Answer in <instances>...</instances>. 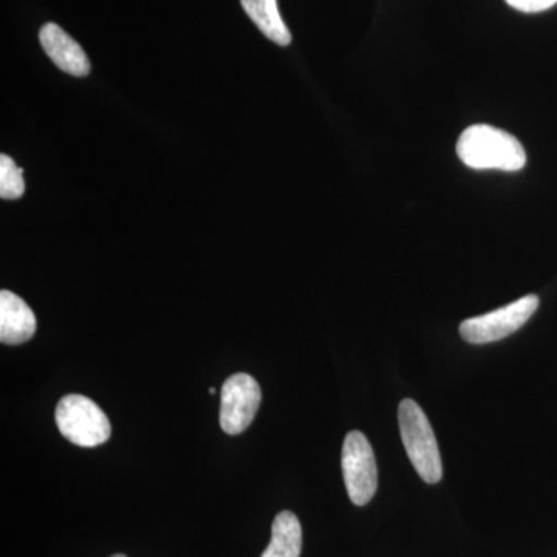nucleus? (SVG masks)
<instances>
[{
    "label": "nucleus",
    "mask_w": 557,
    "mask_h": 557,
    "mask_svg": "<svg viewBox=\"0 0 557 557\" xmlns=\"http://www.w3.org/2000/svg\"><path fill=\"white\" fill-rule=\"evenodd\" d=\"M458 159L471 170L516 172L527 163L522 143L508 132L478 124L468 127L457 143Z\"/></svg>",
    "instance_id": "1"
},
{
    "label": "nucleus",
    "mask_w": 557,
    "mask_h": 557,
    "mask_svg": "<svg viewBox=\"0 0 557 557\" xmlns=\"http://www.w3.org/2000/svg\"><path fill=\"white\" fill-rule=\"evenodd\" d=\"M398 424L403 445L418 475L431 485L438 483L443 478L442 456L426 413L413 399H403L399 403Z\"/></svg>",
    "instance_id": "2"
},
{
    "label": "nucleus",
    "mask_w": 557,
    "mask_h": 557,
    "mask_svg": "<svg viewBox=\"0 0 557 557\" xmlns=\"http://www.w3.org/2000/svg\"><path fill=\"white\" fill-rule=\"evenodd\" d=\"M58 429L69 442L81 448H95L110 438L109 418L97 403L84 395H65L58 403Z\"/></svg>",
    "instance_id": "3"
},
{
    "label": "nucleus",
    "mask_w": 557,
    "mask_h": 557,
    "mask_svg": "<svg viewBox=\"0 0 557 557\" xmlns=\"http://www.w3.org/2000/svg\"><path fill=\"white\" fill-rule=\"evenodd\" d=\"M343 474L348 497L358 507L368 505L379 487L375 454L362 432H348L343 446Z\"/></svg>",
    "instance_id": "4"
},
{
    "label": "nucleus",
    "mask_w": 557,
    "mask_h": 557,
    "mask_svg": "<svg viewBox=\"0 0 557 557\" xmlns=\"http://www.w3.org/2000/svg\"><path fill=\"white\" fill-rule=\"evenodd\" d=\"M537 307V296L528 295L491 313L469 318L461 322V338L469 344L496 343L507 338L527 324L528 319L536 313Z\"/></svg>",
    "instance_id": "5"
},
{
    "label": "nucleus",
    "mask_w": 557,
    "mask_h": 557,
    "mask_svg": "<svg viewBox=\"0 0 557 557\" xmlns=\"http://www.w3.org/2000/svg\"><path fill=\"white\" fill-rule=\"evenodd\" d=\"M262 392L258 381L247 373H236L220 392V426L230 435H239L258 413Z\"/></svg>",
    "instance_id": "6"
},
{
    "label": "nucleus",
    "mask_w": 557,
    "mask_h": 557,
    "mask_svg": "<svg viewBox=\"0 0 557 557\" xmlns=\"http://www.w3.org/2000/svg\"><path fill=\"white\" fill-rule=\"evenodd\" d=\"M40 46L49 54L54 65L72 76H87L90 73V61L83 47L72 36L62 30L60 25L46 24L39 33Z\"/></svg>",
    "instance_id": "7"
},
{
    "label": "nucleus",
    "mask_w": 557,
    "mask_h": 557,
    "mask_svg": "<svg viewBox=\"0 0 557 557\" xmlns=\"http://www.w3.org/2000/svg\"><path fill=\"white\" fill-rule=\"evenodd\" d=\"M36 332V317L24 299L9 289L0 293V341L9 346L27 343Z\"/></svg>",
    "instance_id": "8"
},
{
    "label": "nucleus",
    "mask_w": 557,
    "mask_h": 557,
    "mask_svg": "<svg viewBox=\"0 0 557 557\" xmlns=\"http://www.w3.org/2000/svg\"><path fill=\"white\" fill-rule=\"evenodd\" d=\"M245 13L255 22L263 35L277 46L287 47L292 42V33L282 21L277 9V0H240Z\"/></svg>",
    "instance_id": "9"
},
{
    "label": "nucleus",
    "mask_w": 557,
    "mask_h": 557,
    "mask_svg": "<svg viewBox=\"0 0 557 557\" xmlns=\"http://www.w3.org/2000/svg\"><path fill=\"white\" fill-rule=\"evenodd\" d=\"M302 552V528L292 511L278 512L271 528V542L262 557H299Z\"/></svg>",
    "instance_id": "10"
},
{
    "label": "nucleus",
    "mask_w": 557,
    "mask_h": 557,
    "mask_svg": "<svg viewBox=\"0 0 557 557\" xmlns=\"http://www.w3.org/2000/svg\"><path fill=\"white\" fill-rule=\"evenodd\" d=\"M21 168L9 156H0V197L3 200H17L24 196L25 183Z\"/></svg>",
    "instance_id": "11"
},
{
    "label": "nucleus",
    "mask_w": 557,
    "mask_h": 557,
    "mask_svg": "<svg viewBox=\"0 0 557 557\" xmlns=\"http://www.w3.org/2000/svg\"><path fill=\"white\" fill-rule=\"evenodd\" d=\"M507 3L522 13H541L555 7L557 0H507Z\"/></svg>",
    "instance_id": "12"
},
{
    "label": "nucleus",
    "mask_w": 557,
    "mask_h": 557,
    "mask_svg": "<svg viewBox=\"0 0 557 557\" xmlns=\"http://www.w3.org/2000/svg\"><path fill=\"white\" fill-rule=\"evenodd\" d=\"M110 557H127V556H124V555H113V556H110Z\"/></svg>",
    "instance_id": "13"
}]
</instances>
